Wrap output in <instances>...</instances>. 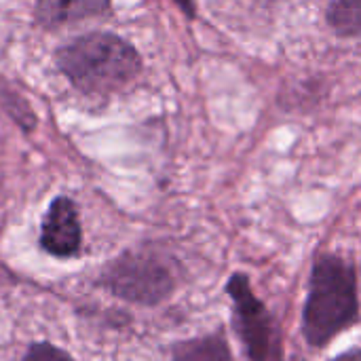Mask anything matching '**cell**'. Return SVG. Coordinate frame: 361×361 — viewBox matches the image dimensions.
Listing matches in <instances>:
<instances>
[{"mask_svg": "<svg viewBox=\"0 0 361 361\" xmlns=\"http://www.w3.org/2000/svg\"><path fill=\"white\" fill-rule=\"evenodd\" d=\"M55 59L68 80L85 93L116 91L142 70L137 51L127 40L106 32L74 38L57 51Z\"/></svg>", "mask_w": 361, "mask_h": 361, "instance_id": "1", "label": "cell"}, {"mask_svg": "<svg viewBox=\"0 0 361 361\" xmlns=\"http://www.w3.org/2000/svg\"><path fill=\"white\" fill-rule=\"evenodd\" d=\"M360 315L357 277L338 256H322L313 264L309 296L302 313V332L311 347H324Z\"/></svg>", "mask_w": 361, "mask_h": 361, "instance_id": "2", "label": "cell"}, {"mask_svg": "<svg viewBox=\"0 0 361 361\" xmlns=\"http://www.w3.org/2000/svg\"><path fill=\"white\" fill-rule=\"evenodd\" d=\"M99 286L121 300L157 307L176 290V273L157 252L129 250L104 267L99 273Z\"/></svg>", "mask_w": 361, "mask_h": 361, "instance_id": "3", "label": "cell"}, {"mask_svg": "<svg viewBox=\"0 0 361 361\" xmlns=\"http://www.w3.org/2000/svg\"><path fill=\"white\" fill-rule=\"evenodd\" d=\"M228 296L233 298L235 309V328L245 345V351L252 361H269L273 355L275 343V324L269 315L262 300L252 292L250 279L241 273L233 275L226 286Z\"/></svg>", "mask_w": 361, "mask_h": 361, "instance_id": "4", "label": "cell"}, {"mask_svg": "<svg viewBox=\"0 0 361 361\" xmlns=\"http://www.w3.org/2000/svg\"><path fill=\"white\" fill-rule=\"evenodd\" d=\"M40 247L53 258H76L82 247V228L72 199L57 197L49 205L40 224Z\"/></svg>", "mask_w": 361, "mask_h": 361, "instance_id": "5", "label": "cell"}, {"mask_svg": "<svg viewBox=\"0 0 361 361\" xmlns=\"http://www.w3.org/2000/svg\"><path fill=\"white\" fill-rule=\"evenodd\" d=\"M110 0H38L36 2V21L55 27L87 19L108 11Z\"/></svg>", "mask_w": 361, "mask_h": 361, "instance_id": "6", "label": "cell"}, {"mask_svg": "<svg viewBox=\"0 0 361 361\" xmlns=\"http://www.w3.org/2000/svg\"><path fill=\"white\" fill-rule=\"evenodd\" d=\"M171 361H233V357L222 336H203L178 343L171 351Z\"/></svg>", "mask_w": 361, "mask_h": 361, "instance_id": "7", "label": "cell"}, {"mask_svg": "<svg viewBox=\"0 0 361 361\" xmlns=\"http://www.w3.org/2000/svg\"><path fill=\"white\" fill-rule=\"evenodd\" d=\"M328 23L341 36H361V0H330Z\"/></svg>", "mask_w": 361, "mask_h": 361, "instance_id": "8", "label": "cell"}, {"mask_svg": "<svg viewBox=\"0 0 361 361\" xmlns=\"http://www.w3.org/2000/svg\"><path fill=\"white\" fill-rule=\"evenodd\" d=\"M23 361H76L63 349L51 345V343H34L27 347Z\"/></svg>", "mask_w": 361, "mask_h": 361, "instance_id": "9", "label": "cell"}, {"mask_svg": "<svg viewBox=\"0 0 361 361\" xmlns=\"http://www.w3.org/2000/svg\"><path fill=\"white\" fill-rule=\"evenodd\" d=\"M188 17H195L197 15V6H195V0H173Z\"/></svg>", "mask_w": 361, "mask_h": 361, "instance_id": "10", "label": "cell"}, {"mask_svg": "<svg viewBox=\"0 0 361 361\" xmlns=\"http://www.w3.org/2000/svg\"><path fill=\"white\" fill-rule=\"evenodd\" d=\"M332 361H361V349H353L349 353H343V355H338L336 360Z\"/></svg>", "mask_w": 361, "mask_h": 361, "instance_id": "11", "label": "cell"}]
</instances>
